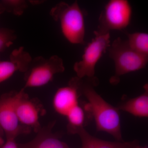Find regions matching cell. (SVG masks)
Wrapping results in <instances>:
<instances>
[{"mask_svg":"<svg viewBox=\"0 0 148 148\" xmlns=\"http://www.w3.org/2000/svg\"><path fill=\"white\" fill-rule=\"evenodd\" d=\"M127 43L132 50L139 54L148 56V34L137 32L126 34Z\"/></svg>","mask_w":148,"mask_h":148,"instance_id":"cell-13","label":"cell"},{"mask_svg":"<svg viewBox=\"0 0 148 148\" xmlns=\"http://www.w3.org/2000/svg\"><path fill=\"white\" fill-rule=\"evenodd\" d=\"M76 134L81 140V148H136L139 145L137 141L128 142H111L93 137L84 129H80Z\"/></svg>","mask_w":148,"mask_h":148,"instance_id":"cell-11","label":"cell"},{"mask_svg":"<svg viewBox=\"0 0 148 148\" xmlns=\"http://www.w3.org/2000/svg\"><path fill=\"white\" fill-rule=\"evenodd\" d=\"M16 93L11 91L0 96V126L6 138L15 139L18 135L29 133L31 129L18 121L15 109Z\"/></svg>","mask_w":148,"mask_h":148,"instance_id":"cell-7","label":"cell"},{"mask_svg":"<svg viewBox=\"0 0 148 148\" xmlns=\"http://www.w3.org/2000/svg\"><path fill=\"white\" fill-rule=\"evenodd\" d=\"M53 124L41 127L34 140L26 144H19L20 148H70L52 133Z\"/></svg>","mask_w":148,"mask_h":148,"instance_id":"cell-10","label":"cell"},{"mask_svg":"<svg viewBox=\"0 0 148 148\" xmlns=\"http://www.w3.org/2000/svg\"><path fill=\"white\" fill-rule=\"evenodd\" d=\"M0 148H20L19 144L16 143L15 138H6V141L0 145Z\"/></svg>","mask_w":148,"mask_h":148,"instance_id":"cell-17","label":"cell"},{"mask_svg":"<svg viewBox=\"0 0 148 148\" xmlns=\"http://www.w3.org/2000/svg\"><path fill=\"white\" fill-rule=\"evenodd\" d=\"M27 3L23 0H3L0 1V14L10 12L20 16L27 8Z\"/></svg>","mask_w":148,"mask_h":148,"instance_id":"cell-15","label":"cell"},{"mask_svg":"<svg viewBox=\"0 0 148 148\" xmlns=\"http://www.w3.org/2000/svg\"><path fill=\"white\" fill-rule=\"evenodd\" d=\"M3 130L2 129L1 127L0 126V145H2L4 143L2 138L3 134Z\"/></svg>","mask_w":148,"mask_h":148,"instance_id":"cell-18","label":"cell"},{"mask_svg":"<svg viewBox=\"0 0 148 148\" xmlns=\"http://www.w3.org/2000/svg\"><path fill=\"white\" fill-rule=\"evenodd\" d=\"M66 116L69 122L68 130L71 133L76 134L80 129L84 127V111L78 105L69 111Z\"/></svg>","mask_w":148,"mask_h":148,"instance_id":"cell-14","label":"cell"},{"mask_svg":"<svg viewBox=\"0 0 148 148\" xmlns=\"http://www.w3.org/2000/svg\"><path fill=\"white\" fill-rule=\"evenodd\" d=\"M81 92L88 101L85 108L93 117L98 131L107 132L121 142L122 138L118 109L105 101L90 84L82 82Z\"/></svg>","mask_w":148,"mask_h":148,"instance_id":"cell-1","label":"cell"},{"mask_svg":"<svg viewBox=\"0 0 148 148\" xmlns=\"http://www.w3.org/2000/svg\"><path fill=\"white\" fill-rule=\"evenodd\" d=\"M132 12V7L127 0H110L100 14L96 31L110 33L112 30L125 29L130 24Z\"/></svg>","mask_w":148,"mask_h":148,"instance_id":"cell-6","label":"cell"},{"mask_svg":"<svg viewBox=\"0 0 148 148\" xmlns=\"http://www.w3.org/2000/svg\"><path fill=\"white\" fill-rule=\"evenodd\" d=\"M65 71L62 58L57 55L46 58L39 56L32 59L26 72L24 88L45 85L53 79L56 74Z\"/></svg>","mask_w":148,"mask_h":148,"instance_id":"cell-5","label":"cell"},{"mask_svg":"<svg viewBox=\"0 0 148 148\" xmlns=\"http://www.w3.org/2000/svg\"><path fill=\"white\" fill-rule=\"evenodd\" d=\"M50 14L59 23L61 33L68 41L72 44H84V12L77 1L71 4L58 3L51 9Z\"/></svg>","mask_w":148,"mask_h":148,"instance_id":"cell-2","label":"cell"},{"mask_svg":"<svg viewBox=\"0 0 148 148\" xmlns=\"http://www.w3.org/2000/svg\"><path fill=\"white\" fill-rule=\"evenodd\" d=\"M16 39V36L13 31L0 28V53L12 45Z\"/></svg>","mask_w":148,"mask_h":148,"instance_id":"cell-16","label":"cell"},{"mask_svg":"<svg viewBox=\"0 0 148 148\" xmlns=\"http://www.w3.org/2000/svg\"><path fill=\"white\" fill-rule=\"evenodd\" d=\"M82 84L81 79L77 77L72 78L68 85L60 88L56 91L53 97V106L58 113L66 116L69 111L78 105Z\"/></svg>","mask_w":148,"mask_h":148,"instance_id":"cell-9","label":"cell"},{"mask_svg":"<svg viewBox=\"0 0 148 148\" xmlns=\"http://www.w3.org/2000/svg\"><path fill=\"white\" fill-rule=\"evenodd\" d=\"M148 148L147 147V146H146V147H141V146H140V145H138V147H137V148Z\"/></svg>","mask_w":148,"mask_h":148,"instance_id":"cell-19","label":"cell"},{"mask_svg":"<svg viewBox=\"0 0 148 148\" xmlns=\"http://www.w3.org/2000/svg\"><path fill=\"white\" fill-rule=\"evenodd\" d=\"M15 109L18 121L22 125L33 128L36 132L39 131L41 128L39 121L40 116L45 111L36 99L29 98L24 88L16 92Z\"/></svg>","mask_w":148,"mask_h":148,"instance_id":"cell-8","label":"cell"},{"mask_svg":"<svg viewBox=\"0 0 148 148\" xmlns=\"http://www.w3.org/2000/svg\"><path fill=\"white\" fill-rule=\"evenodd\" d=\"M108 50L114 63L115 74L110 79L112 84L118 83L121 76L144 69L147 64L148 56L135 52L130 47L127 40L121 38L115 40Z\"/></svg>","mask_w":148,"mask_h":148,"instance_id":"cell-3","label":"cell"},{"mask_svg":"<svg viewBox=\"0 0 148 148\" xmlns=\"http://www.w3.org/2000/svg\"><path fill=\"white\" fill-rule=\"evenodd\" d=\"M94 34L95 37L85 48L82 60L74 65L77 77L81 79L94 77L96 64L110 45V33L95 31Z\"/></svg>","mask_w":148,"mask_h":148,"instance_id":"cell-4","label":"cell"},{"mask_svg":"<svg viewBox=\"0 0 148 148\" xmlns=\"http://www.w3.org/2000/svg\"><path fill=\"white\" fill-rule=\"evenodd\" d=\"M144 88L145 90L144 93L121 104L117 108L119 110L125 111L139 117H148V84L145 85Z\"/></svg>","mask_w":148,"mask_h":148,"instance_id":"cell-12","label":"cell"}]
</instances>
